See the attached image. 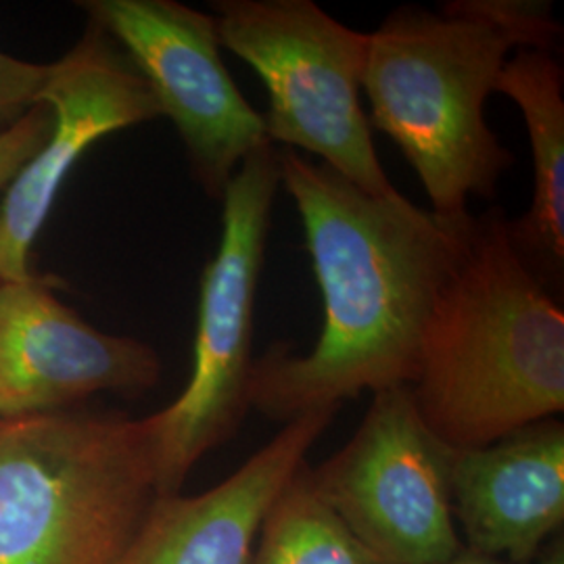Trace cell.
<instances>
[{
    "label": "cell",
    "instance_id": "1",
    "mask_svg": "<svg viewBox=\"0 0 564 564\" xmlns=\"http://www.w3.org/2000/svg\"><path fill=\"white\" fill-rule=\"evenodd\" d=\"M279 167L302 218L324 310L307 354L276 343L253 362L251 408L289 423L364 391L412 384L475 216H440L400 191L370 195L293 149L279 151Z\"/></svg>",
    "mask_w": 564,
    "mask_h": 564
},
{
    "label": "cell",
    "instance_id": "2",
    "mask_svg": "<svg viewBox=\"0 0 564 564\" xmlns=\"http://www.w3.org/2000/svg\"><path fill=\"white\" fill-rule=\"evenodd\" d=\"M563 28L538 0H454L400 7L368 34L362 90L372 121L400 147L431 212L456 218L491 199L514 153L485 120L510 53H554Z\"/></svg>",
    "mask_w": 564,
    "mask_h": 564
},
{
    "label": "cell",
    "instance_id": "3",
    "mask_svg": "<svg viewBox=\"0 0 564 564\" xmlns=\"http://www.w3.org/2000/svg\"><path fill=\"white\" fill-rule=\"evenodd\" d=\"M500 207L447 282L410 384L426 426L452 449L496 444L564 410V314L512 247Z\"/></svg>",
    "mask_w": 564,
    "mask_h": 564
},
{
    "label": "cell",
    "instance_id": "4",
    "mask_svg": "<svg viewBox=\"0 0 564 564\" xmlns=\"http://www.w3.org/2000/svg\"><path fill=\"white\" fill-rule=\"evenodd\" d=\"M158 496L142 419L0 423V564H121Z\"/></svg>",
    "mask_w": 564,
    "mask_h": 564
},
{
    "label": "cell",
    "instance_id": "5",
    "mask_svg": "<svg viewBox=\"0 0 564 564\" xmlns=\"http://www.w3.org/2000/svg\"><path fill=\"white\" fill-rule=\"evenodd\" d=\"M279 188V149L265 142L224 191L223 237L199 289L191 379L176 402L142 419L160 496L181 494L191 470L232 440L251 410L256 303Z\"/></svg>",
    "mask_w": 564,
    "mask_h": 564
},
{
    "label": "cell",
    "instance_id": "6",
    "mask_svg": "<svg viewBox=\"0 0 564 564\" xmlns=\"http://www.w3.org/2000/svg\"><path fill=\"white\" fill-rule=\"evenodd\" d=\"M212 9L220 46L251 65L268 90L270 144L321 160L370 195L398 191L360 101L368 34L312 0H218Z\"/></svg>",
    "mask_w": 564,
    "mask_h": 564
},
{
    "label": "cell",
    "instance_id": "7",
    "mask_svg": "<svg viewBox=\"0 0 564 564\" xmlns=\"http://www.w3.org/2000/svg\"><path fill=\"white\" fill-rule=\"evenodd\" d=\"M454 449L410 387L372 395L351 440L310 477L375 564H444L464 550L452 506Z\"/></svg>",
    "mask_w": 564,
    "mask_h": 564
},
{
    "label": "cell",
    "instance_id": "8",
    "mask_svg": "<svg viewBox=\"0 0 564 564\" xmlns=\"http://www.w3.org/2000/svg\"><path fill=\"white\" fill-rule=\"evenodd\" d=\"M82 7L174 121L193 178L207 197L223 199L241 163L268 139L262 113L224 65L214 15L176 0H88Z\"/></svg>",
    "mask_w": 564,
    "mask_h": 564
},
{
    "label": "cell",
    "instance_id": "9",
    "mask_svg": "<svg viewBox=\"0 0 564 564\" xmlns=\"http://www.w3.org/2000/svg\"><path fill=\"white\" fill-rule=\"evenodd\" d=\"M41 102L53 111L51 132L0 205V282L34 276L28 265L32 245L84 151L107 134L162 118L147 80L95 21L63 59L51 63Z\"/></svg>",
    "mask_w": 564,
    "mask_h": 564
},
{
    "label": "cell",
    "instance_id": "10",
    "mask_svg": "<svg viewBox=\"0 0 564 564\" xmlns=\"http://www.w3.org/2000/svg\"><path fill=\"white\" fill-rule=\"evenodd\" d=\"M158 351L84 323L46 279L0 282V423L67 410L95 393L160 383Z\"/></svg>",
    "mask_w": 564,
    "mask_h": 564
},
{
    "label": "cell",
    "instance_id": "11",
    "mask_svg": "<svg viewBox=\"0 0 564 564\" xmlns=\"http://www.w3.org/2000/svg\"><path fill=\"white\" fill-rule=\"evenodd\" d=\"M337 405L284 423L223 484L197 496H158L121 564H251L268 508L337 414Z\"/></svg>",
    "mask_w": 564,
    "mask_h": 564
},
{
    "label": "cell",
    "instance_id": "12",
    "mask_svg": "<svg viewBox=\"0 0 564 564\" xmlns=\"http://www.w3.org/2000/svg\"><path fill=\"white\" fill-rule=\"evenodd\" d=\"M452 506L470 552L531 564L564 523V424L523 426L496 444L454 449Z\"/></svg>",
    "mask_w": 564,
    "mask_h": 564
},
{
    "label": "cell",
    "instance_id": "13",
    "mask_svg": "<svg viewBox=\"0 0 564 564\" xmlns=\"http://www.w3.org/2000/svg\"><path fill=\"white\" fill-rule=\"evenodd\" d=\"M564 76L554 53L524 48L506 61L494 93L521 109L531 155L533 199L506 230L519 258L552 297L564 282Z\"/></svg>",
    "mask_w": 564,
    "mask_h": 564
},
{
    "label": "cell",
    "instance_id": "14",
    "mask_svg": "<svg viewBox=\"0 0 564 564\" xmlns=\"http://www.w3.org/2000/svg\"><path fill=\"white\" fill-rule=\"evenodd\" d=\"M251 564H375L312 484L293 475L263 517Z\"/></svg>",
    "mask_w": 564,
    "mask_h": 564
},
{
    "label": "cell",
    "instance_id": "15",
    "mask_svg": "<svg viewBox=\"0 0 564 564\" xmlns=\"http://www.w3.org/2000/svg\"><path fill=\"white\" fill-rule=\"evenodd\" d=\"M48 74L51 65L0 53V132L39 105Z\"/></svg>",
    "mask_w": 564,
    "mask_h": 564
},
{
    "label": "cell",
    "instance_id": "16",
    "mask_svg": "<svg viewBox=\"0 0 564 564\" xmlns=\"http://www.w3.org/2000/svg\"><path fill=\"white\" fill-rule=\"evenodd\" d=\"M53 126V111L34 105L23 118L0 132V188L9 186L21 167L34 158Z\"/></svg>",
    "mask_w": 564,
    "mask_h": 564
},
{
    "label": "cell",
    "instance_id": "17",
    "mask_svg": "<svg viewBox=\"0 0 564 564\" xmlns=\"http://www.w3.org/2000/svg\"><path fill=\"white\" fill-rule=\"evenodd\" d=\"M538 564H564V544L563 538L552 540L550 544L544 545L540 550V554L535 556Z\"/></svg>",
    "mask_w": 564,
    "mask_h": 564
},
{
    "label": "cell",
    "instance_id": "18",
    "mask_svg": "<svg viewBox=\"0 0 564 564\" xmlns=\"http://www.w3.org/2000/svg\"><path fill=\"white\" fill-rule=\"evenodd\" d=\"M444 564H514L502 561V558H491V556H484V554H477V552H470L464 547L463 552L458 556H454L452 561H447Z\"/></svg>",
    "mask_w": 564,
    "mask_h": 564
}]
</instances>
